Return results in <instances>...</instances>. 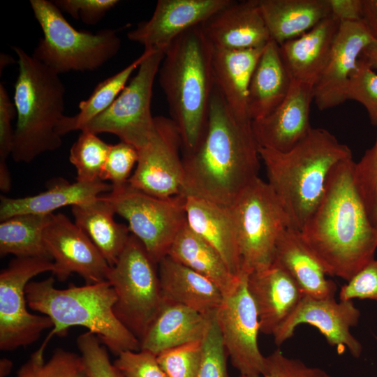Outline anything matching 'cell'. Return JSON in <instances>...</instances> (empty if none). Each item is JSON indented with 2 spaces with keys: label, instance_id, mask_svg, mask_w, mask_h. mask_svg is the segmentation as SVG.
Here are the masks:
<instances>
[{
  "label": "cell",
  "instance_id": "1",
  "mask_svg": "<svg viewBox=\"0 0 377 377\" xmlns=\"http://www.w3.org/2000/svg\"><path fill=\"white\" fill-rule=\"evenodd\" d=\"M182 160L181 194L225 207L258 177L260 156L252 121L233 114L216 84L202 138Z\"/></svg>",
  "mask_w": 377,
  "mask_h": 377
},
{
  "label": "cell",
  "instance_id": "2",
  "mask_svg": "<svg viewBox=\"0 0 377 377\" xmlns=\"http://www.w3.org/2000/svg\"><path fill=\"white\" fill-rule=\"evenodd\" d=\"M353 157L332 170L323 195L300 233L327 274L350 281L375 259L377 230L353 179Z\"/></svg>",
  "mask_w": 377,
  "mask_h": 377
},
{
  "label": "cell",
  "instance_id": "3",
  "mask_svg": "<svg viewBox=\"0 0 377 377\" xmlns=\"http://www.w3.org/2000/svg\"><path fill=\"white\" fill-rule=\"evenodd\" d=\"M267 183L293 228L301 230L319 203L330 172L352 158L350 149L326 129L312 128L292 149L281 152L259 147Z\"/></svg>",
  "mask_w": 377,
  "mask_h": 377
},
{
  "label": "cell",
  "instance_id": "4",
  "mask_svg": "<svg viewBox=\"0 0 377 377\" xmlns=\"http://www.w3.org/2000/svg\"><path fill=\"white\" fill-rule=\"evenodd\" d=\"M213 48L200 26L194 27L166 50L158 72L184 154L196 149L206 128L215 87Z\"/></svg>",
  "mask_w": 377,
  "mask_h": 377
},
{
  "label": "cell",
  "instance_id": "5",
  "mask_svg": "<svg viewBox=\"0 0 377 377\" xmlns=\"http://www.w3.org/2000/svg\"><path fill=\"white\" fill-rule=\"evenodd\" d=\"M28 306L48 316L53 327L40 346L45 348L55 335H66L73 326H82L98 337L111 353L140 350V341L116 317L115 292L108 281L67 288L54 286V276L29 281L25 288Z\"/></svg>",
  "mask_w": 377,
  "mask_h": 377
},
{
  "label": "cell",
  "instance_id": "6",
  "mask_svg": "<svg viewBox=\"0 0 377 377\" xmlns=\"http://www.w3.org/2000/svg\"><path fill=\"white\" fill-rule=\"evenodd\" d=\"M19 73L15 83L17 124L12 158L29 163L39 155L59 149L62 143L57 126L65 115V87L59 75L20 47H13Z\"/></svg>",
  "mask_w": 377,
  "mask_h": 377
},
{
  "label": "cell",
  "instance_id": "7",
  "mask_svg": "<svg viewBox=\"0 0 377 377\" xmlns=\"http://www.w3.org/2000/svg\"><path fill=\"white\" fill-rule=\"evenodd\" d=\"M30 6L43 34L32 56L58 75L98 69L121 48L117 30H77L52 1L31 0Z\"/></svg>",
  "mask_w": 377,
  "mask_h": 377
},
{
  "label": "cell",
  "instance_id": "8",
  "mask_svg": "<svg viewBox=\"0 0 377 377\" xmlns=\"http://www.w3.org/2000/svg\"><path fill=\"white\" fill-rule=\"evenodd\" d=\"M107 281L117 296L113 307L116 317L140 342L164 301L158 264L132 234L110 267Z\"/></svg>",
  "mask_w": 377,
  "mask_h": 377
},
{
  "label": "cell",
  "instance_id": "9",
  "mask_svg": "<svg viewBox=\"0 0 377 377\" xmlns=\"http://www.w3.org/2000/svg\"><path fill=\"white\" fill-rule=\"evenodd\" d=\"M230 207L237 234L240 272L249 274L269 267L279 237L291 227L274 191L258 177Z\"/></svg>",
  "mask_w": 377,
  "mask_h": 377
},
{
  "label": "cell",
  "instance_id": "10",
  "mask_svg": "<svg viewBox=\"0 0 377 377\" xmlns=\"http://www.w3.org/2000/svg\"><path fill=\"white\" fill-rule=\"evenodd\" d=\"M101 197L126 219L128 228L158 264L168 256L176 236L186 224V197L162 198L147 194L128 183L112 186Z\"/></svg>",
  "mask_w": 377,
  "mask_h": 377
},
{
  "label": "cell",
  "instance_id": "11",
  "mask_svg": "<svg viewBox=\"0 0 377 377\" xmlns=\"http://www.w3.org/2000/svg\"><path fill=\"white\" fill-rule=\"evenodd\" d=\"M147 51L137 73L115 101L81 131L112 133L138 150L149 142L155 131V117L151 112L153 85L165 53Z\"/></svg>",
  "mask_w": 377,
  "mask_h": 377
},
{
  "label": "cell",
  "instance_id": "12",
  "mask_svg": "<svg viewBox=\"0 0 377 377\" xmlns=\"http://www.w3.org/2000/svg\"><path fill=\"white\" fill-rule=\"evenodd\" d=\"M50 259L15 257L0 273V349L12 351L36 341L43 332L52 328L47 316L27 310L25 288L30 280L45 272H52Z\"/></svg>",
  "mask_w": 377,
  "mask_h": 377
},
{
  "label": "cell",
  "instance_id": "13",
  "mask_svg": "<svg viewBox=\"0 0 377 377\" xmlns=\"http://www.w3.org/2000/svg\"><path fill=\"white\" fill-rule=\"evenodd\" d=\"M248 275L240 272L235 286L224 295L215 318L232 365L240 376L260 377L265 357L258 347L259 319L248 291Z\"/></svg>",
  "mask_w": 377,
  "mask_h": 377
},
{
  "label": "cell",
  "instance_id": "14",
  "mask_svg": "<svg viewBox=\"0 0 377 377\" xmlns=\"http://www.w3.org/2000/svg\"><path fill=\"white\" fill-rule=\"evenodd\" d=\"M182 142L175 122L155 117V131L149 142L138 150L136 168L128 181L133 188L162 198L181 194L184 165Z\"/></svg>",
  "mask_w": 377,
  "mask_h": 377
},
{
  "label": "cell",
  "instance_id": "15",
  "mask_svg": "<svg viewBox=\"0 0 377 377\" xmlns=\"http://www.w3.org/2000/svg\"><path fill=\"white\" fill-rule=\"evenodd\" d=\"M44 242L53 262L52 273L59 281H66L73 273L87 284L108 280L110 266L85 232L65 214H53Z\"/></svg>",
  "mask_w": 377,
  "mask_h": 377
},
{
  "label": "cell",
  "instance_id": "16",
  "mask_svg": "<svg viewBox=\"0 0 377 377\" xmlns=\"http://www.w3.org/2000/svg\"><path fill=\"white\" fill-rule=\"evenodd\" d=\"M360 317V311L353 300L337 302L334 297L318 299L304 295L293 314L272 336L279 346L294 334L299 325L308 324L316 327L339 354L347 349L353 357L358 358L362 346L350 329L357 325Z\"/></svg>",
  "mask_w": 377,
  "mask_h": 377
},
{
  "label": "cell",
  "instance_id": "17",
  "mask_svg": "<svg viewBox=\"0 0 377 377\" xmlns=\"http://www.w3.org/2000/svg\"><path fill=\"white\" fill-rule=\"evenodd\" d=\"M231 0H159L151 17L139 23L127 36L145 50L165 53L172 42L200 26Z\"/></svg>",
  "mask_w": 377,
  "mask_h": 377
},
{
  "label": "cell",
  "instance_id": "18",
  "mask_svg": "<svg viewBox=\"0 0 377 377\" xmlns=\"http://www.w3.org/2000/svg\"><path fill=\"white\" fill-rule=\"evenodd\" d=\"M374 39L362 20L340 22L325 66L313 87V101L320 110L347 101L349 78L362 52Z\"/></svg>",
  "mask_w": 377,
  "mask_h": 377
},
{
  "label": "cell",
  "instance_id": "19",
  "mask_svg": "<svg viewBox=\"0 0 377 377\" xmlns=\"http://www.w3.org/2000/svg\"><path fill=\"white\" fill-rule=\"evenodd\" d=\"M313 87L292 81L283 101L269 114L252 121V128L260 147L286 152L309 133L310 108Z\"/></svg>",
  "mask_w": 377,
  "mask_h": 377
},
{
  "label": "cell",
  "instance_id": "20",
  "mask_svg": "<svg viewBox=\"0 0 377 377\" xmlns=\"http://www.w3.org/2000/svg\"><path fill=\"white\" fill-rule=\"evenodd\" d=\"M248 291L255 304L260 332L273 335L293 314L304 296L291 276L273 263L247 276Z\"/></svg>",
  "mask_w": 377,
  "mask_h": 377
},
{
  "label": "cell",
  "instance_id": "21",
  "mask_svg": "<svg viewBox=\"0 0 377 377\" xmlns=\"http://www.w3.org/2000/svg\"><path fill=\"white\" fill-rule=\"evenodd\" d=\"M214 47L247 50L271 40L258 0L230 1L200 25Z\"/></svg>",
  "mask_w": 377,
  "mask_h": 377
},
{
  "label": "cell",
  "instance_id": "22",
  "mask_svg": "<svg viewBox=\"0 0 377 377\" xmlns=\"http://www.w3.org/2000/svg\"><path fill=\"white\" fill-rule=\"evenodd\" d=\"M339 25L340 21L330 15L300 36L279 45L292 81L314 87L325 66Z\"/></svg>",
  "mask_w": 377,
  "mask_h": 377
},
{
  "label": "cell",
  "instance_id": "23",
  "mask_svg": "<svg viewBox=\"0 0 377 377\" xmlns=\"http://www.w3.org/2000/svg\"><path fill=\"white\" fill-rule=\"evenodd\" d=\"M187 224L222 256L230 271L239 276L241 258L231 207L193 196H185Z\"/></svg>",
  "mask_w": 377,
  "mask_h": 377
},
{
  "label": "cell",
  "instance_id": "24",
  "mask_svg": "<svg viewBox=\"0 0 377 377\" xmlns=\"http://www.w3.org/2000/svg\"><path fill=\"white\" fill-rule=\"evenodd\" d=\"M273 263L291 276L304 295L318 299L334 297L336 283L326 278L324 267L299 230L288 227L282 232L276 245Z\"/></svg>",
  "mask_w": 377,
  "mask_h": 377
},
{
  "label": "cell",
  "instance_id": "25",
  "mask_svg": "<svg viewBox=\"0 0 377 377\" xmlns=\"http://www.w3.org/2000/svg\"><path fill=\"white\" fill-rule=\"evenodd\" d=\"M158 274L165 302L179 304L209 316L223 299V293L209 279L165 256L158 263Z\"/></svg>",
  "mask_w": 377,
  "mask_h": 377
},
{
  "label": "cell",
  "instance_id": "26",
  "mask_svg": "<svg viewBox=\"0 0 377 377\" xmlns=\"http://www.w3.org/2000/svg\"><path fill=\"white\" fill-rule=\"evenodd\" d=\"M212 315L207 316L184 305L164 302L140 341V350L156 355L172 348L201 341Z\"/></svg>",
  "mask_w": 377,
  "mask_h": 377
},
{
  "label": "cell",
  "instance_id": "27",
  "mask_svg": "<svg viewBox=\"0 0 377 377\" xmlns=\"http://www.w3.org/2000/svg\"><path fill=\"white\" fill-rule=\"evenodd\" d=\"M292 80L283 63L279 45L270 40L252 74L247 94V114L252 121L273 112L286 97Z\"/></svg>",
  "mask_w": 377,
  "mask_h": 377
},
{
  "label": "cell",
  "instance_id": "28",
  "mask_svg": "<svg viewBox=\"0 0 377 377\" xmlns=\"http://www.w3.org/2000/svg\"><path fill=\"white\" fill-rule=\"evenodd\" d=\"M112 184L102 180L91 182H59L45 191L24 198L0 197V221L25 214H50L62 207L76 206L95 200L112 190Z\"/></svg>",
  "mask_w": 377,
  "mask_h": 377
},
{
  "label": "cell",
  "instance_id": "29",
  "mask_svg": "<svg viewBox=\"0 0 377 377\" xmlns=\"http://www.w3.org/2000/svg\"><path fill=\"white\" fill-rule=\"evenodd\" d=\"M213 47L212 68L216 87L237 117L250 120L246 105L248 88L265 47L247 50Z\"/></svg>",
  "mask_w": 377,
  "mask_h": 377
},
{
  "label": "cell",
  "instance_id": "30",
  "mask_svg": "<svg viewBox=\"0 0 377 377\" xmlns=\"http://www.w3.org/2000/svg\"><path fill=\"white\" fill-rule=\"evenodd\" d=\"M271 40L279 45L331 15L328 0H258Z\"/></svg>",
  "mask_w": 377,
  "mask_h": 377
},
{
  "label": "cell",
  "instance_id": "31",
  "mask_svg": "<svg viewBox=\"0 0 377 377\" xmlns=\"http://www.w3.org/2000/svg\"><path fill=\"white\" fill-rule=\"evenodd\" d=\"M75 223L95 244L110 267L117 261L131 235L128 226L116 222L112 207L101 196L72 207Z\"/></svg>",
  "mask_w": 377,
  "mask_h": 377
},
{
  "label": "cell",
  "instance_id": "32",
  "mask_svg": "<svg viewBox=\"0 0 377 377\" xmlns=\"http://www.w3.org/2000/svg\"><path fill=\"white\" fill-rule=\"evenodd\" d=\"M172 260L209 279L227 294L239 276L229 269L220 253L186 224L174 239L168 253Z\"/></svg>",
  "mask_w": 377,
  "mask_h": 377
},
{
  "label": "cell",
  "instance_id": "33",
  "mask_svg": "<svg viewBox=\"0 0 377 377\" xmlns=\"http://www.w3.org/2000/svg\"><path fill=\"white\" fill-rule=\"evenodd\" d=\"M53 214L16 215L1 221L0 255L51 259L44 242V232Z\"/></svg>",
  "mask_w": 377,
  "mask_h": 377
},
{
  "label": "cell",
  "instance_id": "34",
  "mask_svg": "<svg viewBox=\"0 0 377 377\" xmlns=\"http://www.w3.org/2000/svg\"><path fill=\"white\" fill-rule=\"evenodd\" d=\"M147 50L133 61L126 67L99 82L89 98L80 102L78 113L73 116L64 115L60 120L57 131L64 135L73 131L80 130L87 122L104 112L115 101L133 73L138 68L144 60Z\"/></svg>",
  "mask_w": 377,
  "mask_h": 377
},
{
  "label": "cell",
  "instance_id": "35",
  "mask_svg": "<svg viewBox=\"0 0 377 377\" xmlns=\"http://www.w3.org/2000/svg\"><path fill=\"white\" fill-rule=\"evenodd\" d=\"M45 348L33 353L17 373V377H88L80 355L61 348L57 349L47 361Z\"/></svg>",
  "mask_w": 377,
  "mask_h": 377
},
{
  "label": "cell",
  "instance_id": "36",
  "mask_svg": "<svg viewBox=\"0 0 377 377\" xmlns=\"http://www.w3.org/2000/svg\"><path fill=\"white\" fill-rule=\"evenodd\" d=\"M110 145L99 138L97 134L81 131L69 153V161L76 169V181L101 180V175Z\"/></svg>",
  "mask_w": 377,
  "mask_h": 377
},
{
  "label": "cell",
  "instance_id": "37",
  "mask_svg": "<svg viewBox=\"0 0 377 377\" xmlns=\"http://www.w3.org/2000/svg\"><path fill=\"white\" fill-rule=\"evenodd\" d=\"M353 179L371 223L377 226V133L374 145L355 163Z\"/></svg>",
  "mask_w": 377,
  "mask_h": 377
},
{
  "label": "cell",
  "instance_id": "38",
  "mask_svg": "<svg viewBox=\"0 0 377 377\" xmlns=\"http://www.w3.org/2000/svg\"><path fill=\"white\" fill-rule=\"evenodd\" d=\"M202 358L201 341L163 350L156 360L168 377H198Z\"/></svg>",
  "mask_w": 377,
  "mask_h": 377
},
{
  "label": "cell",
  "instance_id": "39",
  "mask_svg": "<svg viewBox=\"0 0 377 377\" xmlns=\"http://www.w3.org/2000/svg\"><path fill=\"white\" fill-rule=\"evenodd\" d=\"M346 99L357 101L366 109L371 123L377 126V73L361 58L351 74Z\"/></svg>",
  "mask_w": 377,
  "mask_h": 377
},
{
  "label": "cell",
  "instance_id": "40",
  "mask_svg": "<svg viewBox=\"0 0 377 377\" xmlns=\"http://www.w3.org/2000/svg\"><path fill=\"white\" fill-rule=\"evenodd\" d=\"M88 377H124L110 360L106 346L94 334L87 331L76 340Z\"/></svg>",
  "mask_w": 377,
  "mask_h": 377
},
{
  "label": "cell",
  "instance_id": "41",
  "mask_svg": "<svg viewBox=\"0 0 377 377\" xmlns=\"http://www.w3.org/2000/svg\"><path fill=\"white\" fill-rule=\"evenodd\" d=\"M202 344V358L198 377H231L227 368L228 354L222 341L215 313L210 319Z\"/></svg>",
  "mask_w": 377,
  "mask_h": 377
},
{
  "label": "cell",
  "instance_id": "42",
  "mask_svg": "<svg viewBox=\"0 0 377 377\" xmlns=\"http://www.w3.org/2000/svg\"><path fill=\"white\" fill-rule=\"evenodd\" d=\"M16 113L3 84H0V189L7 193L11 187V179L6 159L11 155L14 131L11 121Z\"/></svg>",
  "mask_w": 377,
  "mask_h": 377
},
{
  "label": "cell",
  "instance_id": "43",
  "mask_svg": "<svg viewBox=\"0 0 377 377\" xmlns=\"http://www.w3.org/2000/svg\"><path fill=\"white\" fill-rule=\"evenodd\" d=\"M138 160V150L133 145L123 141L111 145L101 179L110 181L112 186L126 184Z\"/></svg>",
  "mask_w": 377,
  "mask_h": 377
},
{
  "label": "cell",
  "instance_id": "44",
  "mask_svg": "<svg viewBox=\"0 0 377 377\" xmlns=\"http://www.w3.org/2000/svg\"><path fill=\"white\" fill-rule=\"evenodd\" d=\"M260 377H332L325 370L306 365L302 360L288 357L280 349L265 357Z\"/></svg>",
  "mask_w": 377,
  "mask_h": 377
},
{
  "label": "cell",
  "instance_id": "45",
  "mask_svg": "<svg viewBox=\"0 0 377 377\" xmlns=\"http://www.w3.org/2000/svg\"><path fill=\"white\" fill-rule=\"evenodd\" d=\"M113 363L124 377H168L156 355L147 350L122 352Z\"/></svg>",
  "mask_w": 377,
  "mask_h": 377
},
{
  "label": "cell",
  "instance_id": "46",
  "mask_svg": "<svg viewBox=\"0 0 377 377\" xmlns=\"http://www.w3.org/2000/svg\"><path fill=\"white\" fill-rule=\"evenodd\" d=\"M53 3L61 12L89 25H95L115 7L118 0H54Z\"/></svg>",
  "mask_w": 377,
  "mask_h": 377
},
{
  "label": "cell",
  "instance_id": "47",
  "mask_svg": "<svg viewBox=\"0 0 377 377\" xmlns=\"http://www.w3.org/2000/svg\"><path fill=\"white\" fill-rule=\"evenodd\" d=\"M355 298L377 302V259L371 261L341 287L339 300Z\"/></svg>",
  "mask_w": 377,
  "mask_h": 377
},
{
  "label": "cell",
  "instance_id": "48",
  "mask_svg": "<svg viewBox=\"0 0 377 377\" xmlns=\"http://www.w3.org/2000/svg\"><path fill=\"white\" fill-rule=\"evenodd\" d=\"M331 15L340 22L362 20V0H328Z\"/></svg>",
  "mask_w": 377,
  "mask_h": 377
},
{
  "label": "cell",
  "instance_id": "49",
  "mask_svg": "<svg viewBox=\"0 0 377 377\" xmlns=\"http://www.w3.org/2000/svg\"><path fill=\"white\" fill-rule=\"evenodd\" d=\"M362 21L377 40V0H362Z\"/></svg>",
  "mask_w": 377,
  "mask_h": 377
},
{
  "label": "cell",
  "instance_id": "50",
  "mask_svg": "<svg viewBox=\"0 0 377 377\" xmlns=\"http://www.w3.org/2000/svg\"><path fill=\"white\" fill-rule=\"evenodd\" d=\"M360 58L374 70L377 69V40L374 39L362 52Z\"/></svg>",
  "mask_w": 377,
  "mask_h": 377
},
{
  "label": "cell",
  "instance_id": "51",
  "mask_svg": "<svg viewBox=\"0 0 377 377\" xmlns=\"http://www.w3.org/2000/svg\"><path fill=\"white\" fill-rule=\"evenodd\" d=\"M13 363L6 358H2L0 361V377H6L12 369Z\"/></svg>",
  "mask_w": 377,
  "mask_h": 377
},
{
  "label": "cell",
  "instance_id": "52",
  "mask_svg": "<svg viewBox=\"0 0 377 377\" xmlns=\"http://www.w3.org/2000/svg\"><path fill=\"white\" fill-rule=\"evenodd\" d=\"M15 60L13 58L9 55L6 54L5 53H1L0 56V71L1 72L2 70L6 66L11 64L15 63Z\"/></svg>",
  "mask_w": 377,
  "mask_h": 377
},
{
  "label": "cell",
  "instance_id": "53",
  "mask_svg": "<svg viewBox=\"0 0 377 377\" xmlns=\"http://www.w3.org/2000/svg\"><path fill=\"white\" fill-rule=\"evenodd\" d=\"M376 230H377V226H376Z\"/></svg>",
  "mask_w": 377,
  "mask_h": 377
}]
</instances>
